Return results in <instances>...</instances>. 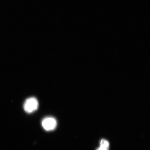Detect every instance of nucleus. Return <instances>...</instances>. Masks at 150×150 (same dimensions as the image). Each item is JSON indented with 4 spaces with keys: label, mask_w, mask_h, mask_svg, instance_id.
I'll return each mask as SVG.
<instances>
[{
    "label": "nucleus",
    "mask_w": 150,
    "mask_h": 150,
    "mask_svg": "<svg viewBox=\"0 0 150 150\" xmlns=\"http://www.w3.org/2000/svg\"><path fill=\"white\" fill-rule=\"evenodd\" d=\"M39 105L38 101L35 97H30L25 101L23 108L25 111L28 113H32L37 110Z\"/></svg>",
    "instance_id": "nucleus-1"
},
{
    "label": "nucleus",
    "mask_w": 150,
    "mask_h": 150,
    "mask_svg": "<svg viewBox=\"0 0 150 150\" xmlns=\"http://www.w3.org/2000/svg\"><path fill=\"white\" fill-rule=\"evenodd\" d=\"M42 125L45 130L47 131L53 130L57 126V121L53 117H46L43 120Z\"/></svg>",
    "instance_id": "nucleus-2"
},
{
    "label": "nucleus",
    "mask_w": 150,
    "mask_h": 150,
    "mask_svg": "<svg viewBox=\"0 0 150 150\" xmlns=\"http://www.w3.org/2000/svg\"><path fill=\"white\" fill-rule=\"evenodd\" d=\"M109 144L107 141L102 139L100 142V147L97 150H108Z\"/></svg>",
    "instance_id": "nucleus-3"
}]
</instances>
